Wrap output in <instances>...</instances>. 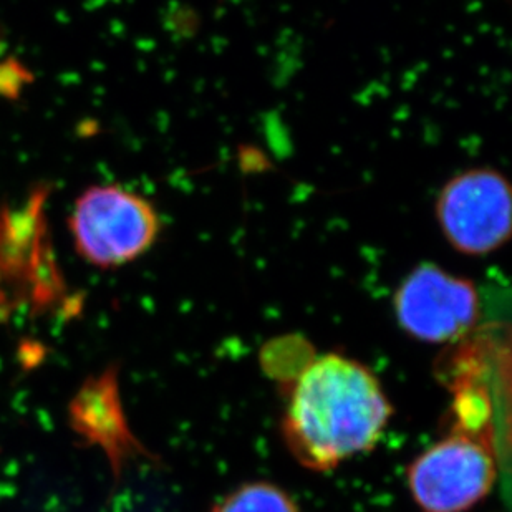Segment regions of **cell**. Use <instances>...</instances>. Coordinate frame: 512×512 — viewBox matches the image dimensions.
I'll list each match as a JSON object with an SVG mask.
<instances>
[{
  "label": "cell",
  "mask_w": 512,
  "mask_h": 512,
  "mask_svg": "<svg viewBox=\"0 0 512 512\" xmlns=\"http://www.w3.org/2000/svg\"><path fill=\"white\" fill-rule=\"evenodd\" d=\"M393 309L401 329L425 343L455 342L479 319V290L468 277L421 262L400 282Z\"/></svg>",
  "instance_id": "cell-5"
},
{
  "label": "cell",
  "mask_w": 512,
  "mask_h": 512,
  "mask_svg": "<svg viewBox=\"0 0 512 512\" xmlns=\"http://www.w3.org/2000/svg\"><path fill=\"white\" fill-rule=\"evenodd\" d=\"M496 474L489 438L455 430L415 458L406 478L421 511L466 512L491 493Z\"/></svg>",
  "instance_id": "cell-4"
},
{
  "label": "cell",
  "mask_w": 512,
  "mask_h": 512,
  "mask_svg": "<svg viewBox=\"0 0 512 512\" xmlns=\"http://www.w3.org/2000/svg\"><path fill=\"white\" fill-rule=\"evenodd\" d=\"M68 231L83 261L115 269L135 262L155 246L161 219L145 196L118 184H97L73 204Z\"/></svg>",
  "instance_id": "cell-2"
},
{
  "label": "cell",
  "mask_w": 512,
  "mask_h": 512,
  "mask_svg": "<svg viewBox=\"0 0 512 512\" xmlns=\"http://www.w3.org/2000/svg\"><path fill=\"white\" fill-rule=\"evenodd\" d=\"M435 216L441 234L456 252L489 256L511 239V183L489 166L461 171L440 189Z\"/></svg>",
  "instance_id": "cell-3"
},
{
  "label": "cell",
  "mask_w": 512,
  "mask_h": 512,
  "mask_svg": "<svg viewBox=\"0 0 512 512\" xmlns=\"http://www.w3.org/2000/svg\"><path fill=\"white\" fill-rule=\"evenodd\" d=\"M392 413V403L370 368L340 353H327L295 375L282 436L302 466L330 471L373 450Z\"/></svg>",
  "instance_id": "cell-1"
},
{
  "label": "cell",
  "mask_w": 512,
  "mask_h": 512,
  "mask_svg": "<svg viewBox=\"0 0 512 512\" xmlns=\"http://www.w3.org/2000/svg\"><path fill=\"white\" fill-rule=\"evenodd\" d=\"M211 512H299L294 499L271 483H247L234 489Z\"/></svg>",
  "instance_id": "cell-7"
},
{
  "label": "cell",
  "mask_w": 512,
  "mask_h": 512,
  "mask_svg": "<svg viewBox=\"0 0 512 512\" xmlns=\"http://www.w3.org/2000/svg\"><path fill=\"white\" fill-rule=\"evenodd\" d=\"M72 416L75 428L88 440L102 445L116 463L138 446L126 426L112 373L83 388L73 401Z\"/></svg>",
  "instance_id": "cell-6"
}]
</instances>
